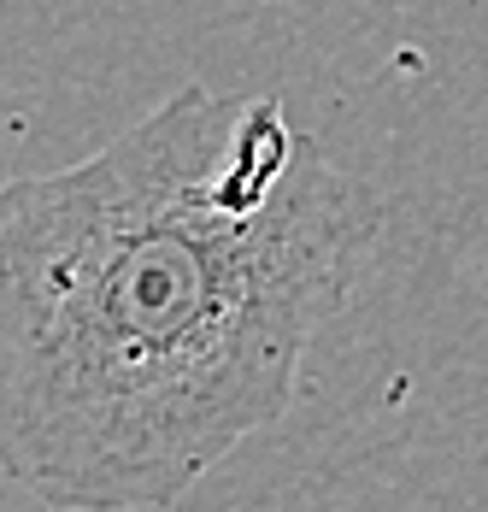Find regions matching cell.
<instances>
[{
	"label": "cell",
	"instance_id": "1",
	"mask_svg": "<svg viewBox=\"0 0 488 512\" xmlns=\"http://www.w3.org/2000/svg\"><path fill=\"white\" fill-rule=\"evenodd\" d=\"M377 230L283 101L206 83L0 183V471L59 512H171L300 401Z\"/></svg>",
	"mask_w": 488,
	"mask_h": 512
}]
</instances>
